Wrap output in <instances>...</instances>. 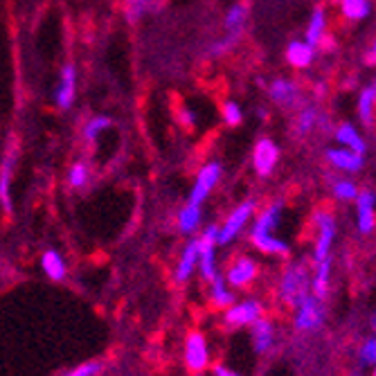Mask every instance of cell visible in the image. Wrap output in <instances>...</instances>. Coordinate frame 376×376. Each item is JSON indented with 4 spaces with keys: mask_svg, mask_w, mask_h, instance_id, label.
Returning a JSON list of instances; mask_svg holds the SVG:
<instances>
[{
    "mask_svg": "<svg viewBox=\"0 0 376 376\" xmlns=\"http://www.w3.org/2000/svg\"><path fill=\"white\" fill-rule=\"evenodd\" d=\"M311 288V277L309 270H306L304 264H290L281 275V284H279V295L288 306H297V302L302 300L304 295H309Z\"/></svg>",
    "mask_w": 376,
    "mask_h": 376,
    "instance_id": "1",
    "label": "cell"
},
{
    "mask_svg": "<svg viewBox=\"0 0 376 376\" xmlns=\"http://www.w3.org/2000/svg\"><path fill=\"white\" fill-rule=\"evenodd\" d=\"M16 158H19V144L16 138L10 135V144H7V153L3 162H0V205L7 215L14 212L12 205V176H14V167H16Z\"/></svg>",
    "mask_w": 376,
    "mask_h": 376,
    "instance_id": "2",
    "label": "cell"
},
{
    "mask_svg": "<svg viewBox=\"0 0 376 376\" xmlns=\"http://www.w3.org/2000/svg\"><path fill=\"white\" fill-rule=\"evenodd\" d=\"M315 228H318V239H315L313 261L320 264L329 259L333 237H336V221H333L331 210H318L315 212Z\"/></svg>",
    "mask_w": 376,
    "mask_h": 376,
    "instance_id": "3",
    "label": "cell"
},
{
    "mask_svg": "<svg viewBox=\"0 0 376 376\" xmlns=\"http://www.w3.org/2000/svg\"><path fill=\"white\" fill-rule=\"evenodd\" d=\"M324 320V306L322 300L315 295H304L295 306V329L297 331H315L320 329Z\"/></svg>",
    "mask_w": 376,
    "mask_h": 376,
    "instance_id": "4",
    "label": "cell"
},
{
    "mask_svg": "<svg viewBox=\"0 0 376 376\" xmlns=\"http://www.w3.org/2000/svg\"><path fill=\"white\" fill-rule=\"evenodd\" d=\"M253 212H255V203L253 201H244L241 205H237V208L232 210V215H230L228 221L224 224V228H219L217 244L226 246V244L232 241V239H237V235L241 232L244 226L248 224V219L253 217Z\"/></svg>",
    "mask_w": 376,
    "mask_h": 376,
    "instance_id": "5",
    "label": "cell"
},
{
    "mask_svg": "<svg viewBox=\"0 0 376 376\" xmlns=\"http://www.w3.org/2000/svg\"><path fill=\"white\" fill-rule=\"evenodd\" d=\"M210 363V352H208V340L201 331H194L187 336L185 343V365L187 370H192L196 374H203V370Z\"/></svg>",
    "mask_w": 376,
    "mask_h": 376,
    "instance_id": "6",
    "label": "cell"
},
{
    "mask_svg": "<svg viewBox=\"0 0 376 376\" xmlns=\"http://www.w3.org/2000/svg\"><path fill=\"white\" fill-rule=\"evenodd\" d=\"M219 178H221V165H219V162H208L205 167H201L199 176H196V183H194L192 192H190V201H187V203L201 205L210 196V192L215 190Z\"/></svg>",
    "mask_w": 376,
    "mask_h": 376,
    "instance_id": "7",
    "label": "cell"
},
{
    "mask_svg": "<svg viewBox=\"0 0 376 376\" xmlns=\"http://www.w3.org/2000/svg\"><path fill=\"white\" fill-rule=\"evenodd\" d=\"M219 228L210 226L199 239V266L205 279H215L217 268H215V246H217Z\"/></svg>",
    "mask_w": 376,
    "mask_h": 376,
    "instance_id": "8",
    "label": "cell"
},
{
    "mask_svg": "<svg viewBox=\"0 0 376 376\" xmlns=\"http://www.w3.org/2000/svg\"><path fill=\"white\" fill-rule=\"evenodd\" d=\"M277 158H279V149L277 144L268 140V138H261L257 142V147L253 151V165H255V172L259 176H268L273 174V169L277 165Z\"/></svg>",
    "mask_w": 376,
    "mask_h": 376,
    "instance_id": "9",
    "label": "cell"
},
{
    "mask_svg": "<svg viewBox=\"0 0 376 376\" xmlns=\"http://www.w3.org/2000/svg\"><path fill=\"white\" fill-rule=\"evenodd\" d=\"M261 313H264V309L257 300H246L241 304L228 306L226 322H228V327H246V324H253L255 320H259Z\"/></svg>",
    "mask_w": 376,
    "mask_h": 376,
    "instance_id": "10",
    "label": "cell"
},
{
    "mask_svg": "<svg viewBox=\"0 0 376 376\" xmlns=\"http://www.w3.org/2000/svg\"><path fill=\"white\" fill-rule=\"evenodd\" d=\"M376 196L372 190H363L356 196V210H358V230L361 235H372L376 228Z\"/></svg>",
    "mask_w": 376,
    "mask_h": 376,
    "instance_id": "11",
    "label": "cell"
},
{
    "mask_svg": "<svg viewBox=\"0 0 376 376\" xmlns=\"http://www.w3.org/2000/svg\"><path fill=\"white\" fill-rule=\"evenodd\" d=\"M75 95H77V70L72 63H68L61 70V79H59V86L55 92L57 106L61 110H68L75 101Z\"/></svg>",
    "mask_w": 376,
    "mask_h": 376,
    "instance_id": "12",
    "label": "cell"
},
{
    "mask_svg": "<svg viewBox=\"0 0 376 376\" xmlns=\"http://www.w3.org/2000/svg\"><path fill=\"white\" fill-rule=\"evenodd\" d=\"M257 261L250 259V257H239L232 261V266H230L228 270V281H230V286H235V288H244L248 286L250 281L257 277Z\"/></svg>",
    "mask_w": 376,
    "mask_h": 376,
    "instance_id": "13",
    "label": "cell"
},
{
    "mask_svg": "<svg viewBox=\"0 0 376 376\" xmlns=\"http://www.w3.org/2000/svg\"><path fill=\"white\" fill-rule=\"evenodd\" d=\"M279 217H281V203H273L268 205L266 210L261 212L255 221L253 226V232H250V239H259V237H268L275 232V228L279 224Z\"/></svg>",
    "mask_w": 376,
    "mask_h": 376,
    "instance_id": "14",
    "label": "cell"
},
{
    "mask_svg": "<svg viewBox=\"0 0 376 376\" xmlns=\"http://www.w3.org/2000/svg\"><path fill=\"white\" fill-rule=\"evenodd\" d=\"M327 160L331 162V167L340 169V172H361L363 167V156L352 149H329L327 151Z\"/></svg>",
    "mask_w": 376,
    "mask_h": 376,
    "instance_id": "15",
    "label": "cell"
},
{
    "mask_svg": "<svg viewBox=\"0 0 376 376\" xmlns=\"http://www.w3.org/2000/svg\"><path fill=\"white\" fill-rule=\"evenodd\" d=\"M270 97L281 106H297L300 104V92H297V86L288 79H275L270 83Z\"/></svg>",
    "mask_w": 376,
    "mask_h": 376,
    "instance_id": "16",
    "label": "cell"
},
{
    "mask_svg": "<svg viewBox=\"0 0 376 376\" xmlns=\"http://www.w3.org/2000/svg\"><path fill=\"white\" fill-rule=\"evenodd\" d=\"M196 264H199V241H190L185 246V250L178 259V266H176V281L183 284V281L190 279V275L194 273Z\"/></svg>",
    "mask_w": 376,
    "mask_h": 376,
    "instance_id": "17",
    "label": "cell"
},
{
    "mask_svg": "<svg viewBox=\"0 0 376 376\" xmlns=\"http://www.w3.org/2000/svg\"><path fill=\"white\" fill-rule=\"evenodd\" d=\"M313 50L309 43H304V41H290L288 48H286V61L297 68V70H302V68H309L311 61H313Z\"/></svg>",
    "mask_w": 376,
    "mask_h": 376,
    "instance_id": "18",
    "label": "cell"
},
{
    "mask_svg": "<svg viewBox=\"0 0 376 376\" xmlns=\"http://www.w3.org/2000/svg\"><path fill=\"white\" fill-rule=\"evenodd\" d=\"M273 340H275V331H273V324L268 320H255L253 322V345L257 354H266L273 347Z\"/></svg>",
    "mask_w": 376,
    "mask_h": 376,
    "instance_id": "19",
    "label": "cell"
},
{
    "mask_svg": "<svg viewBox=\"0 0 376 376\" xmlns=\"http://www.w3.org/2000/svg\"><path fill=\"white\" fill-rule=\"evenodd\" d=\"M329 275H331V259L315 264V273L311 277V295H315L318 300H324L329 293Z\"/></svg>",
    "mask_w": 376,
    "mask_h": 376,
    "instance_id": "20",
    "label": "cell"
},
{
    "mask_svg": "<svg viewBox=\"0 0 376 376\" xmlns=\"http://www.w3.org/2000/svg\"><path fill=\"white\" fill-rule=\"evenodd\" d=\"M248 12H250V3H248V0H244V3H237L232 10L228 12V16H226V23H224L226 25V32L241 37L244 25L248 21Z\"/></svg>",
    "mask_w": 376,
    "mask_h": 376,
    "instance_id": "21",
    "label": "cell"
},
{
    "mask_svg": "<svg viewBox=\"0 0 376 376\" xmlns=\"http://www.w3.org/2000/svg\"><path fill=\"white\" fill-rule=\"evenodd\" d=\"M318 124H329V117H324L318 113V108H313V106H306L302 108L300 113H297V119H295V133L297 135H306L309 133L313 126H318Z\"/></svg>",
    "mask_w": 376,
    "mask_h": 376,
    "instance_id": "22",
    "label": "cell"
},
{
    "mask_svg": "<svg viewBox=\"0 0 376 376\" xmlns=\"http://www.w3.org/2000/svg\"><path fill=\"white\" fill-rule=\"evenodd\" d=\"M41 268L52 281H61L66 277V261L57 250H46L41 257Z\"/></svg>",
    "mask_w": 376,
    "mask_h": 376,
    "instance_id": "23",
    "label": "cell"
},
{
    "mask_svg": "<svg viewBox=\"0 0 376 376\" xmlns=\"http://www.w3.org/2000/svg\"><path fill=\"white\" fill-rule=\"evenodd\" d=\"M324 30H327V19H324L322 7H318V10H313V16L309 19V28H306V41H304V43H309L311 48H318L320 41L324 39Z\"/></svg>",
    "mask_w": 376,
    "mask_h": 376,
    "instance_id": "24",
    "label": "cell"
},
{
    "mask_svg": "<svg viewBox=\"0 0 376 376\" xmlns=\"http://www.w3.org/2000/svg\"><path fill=\"white\" fill-rule=\"evenodd\" d=\"M340 7V16L347 21H363L370 14V0H336Z\"/></svg>",
    "mask_w": 376,
    "mask_h": 376,
    "instance_id": "25",
    "label": "cell"
},
{
    "mask_svg": "<svg viewBox=\"0 0 376 376\" xmlns=\"http://www.w3.org/2000/svg\"><path fill=\"white\" fill-rule=\"evenodd\" d=\"M199 224H201V205L187 203L181 210V215H178V230L183 235H190L199 228Z\"/></svg>",
    "mask_w": 376,
    "mask_h": 376,
    "instance_id": "26",
    "label": "cell"
},
{
    "mask_svg": "<svg viewBox=\"0 0 376 376\" xmlns=\"http://www.w3.org/2000/svg\"><path fill=\"white\" fill-rule=\"evenodd\" d=\"M336 138H338L340 144H347V149L361 153V156L365 153V142H363L361 135L356 133V129L352 124H340L338 131H336Z\"/></svg>",
    "mask_w": 376,
    "mask_h": 376,
    "instance_id": "27",
    "label": "cell"
},
{
    "mask_svg": "<svg viewBox=\"0 0 376 376\" xmlns=\"http://www.w3.org/2000/svg\"><path fill=\"white\" fill-rule=\"evenodd\" d=\"M374 108H376V90L370 86L358 97V115H361V119L367 126L374 124Z\"/></svg>",
    "mask_w": 376,
    "mask_h": 376,
    "instance_id": "28",
    "label": "cell"
},
{
    "mask_svg": "<svg viewBox=\"0 0 376 376\" xmlns=\"http://www.w3.org/2000/svg\"><path fill=\"white\" fill-rule=\"evenodd\" d=\"M153 7H156V0H124V16L129 23H138Z\"/></svg>",
    "mask_w": 376,
    "mask_h": 376,
    "instance_id": "29",
    "label": "cell"
},
{
    "mask_svg": "<svg viewBox=\"0 0 376 376\" xmlns=\"http://www.w3.org/2000/svg\"><path fill=\"white\" fill-rule=\"evenodd\" d=\"M250 241L255 244V248L266 255H286L288 253V246L281 241V239H277L275 235H268V237H259V239H250Z\"/></svg>",
    "mask_w": 376,
    "mask_h": 376,
    "instance_id": "30",
    "label": "cell"
},
{
    "mask_svg": "<svg viewBox=\"0 0 376 376\" xmlns=\"http://www.w3.org/2000/svg\"><path fill=\"white\" fill-rule=\"evenodd\" d=\"M212 302L217 306H232L235 304V295L226 288V281L221 275H215L212 279Z\"/></svg>",
    "mask_w": 376,
    "mask_h": 376,
    "instance_id": "31",
    "label": "cell"
},
{
    "mask_svg": "<svg viewBox=\"0 0 376 376\" xmlns=\"http://www.w3.org/2000/svg\"><path fill=\"white\" fill-rule=\"evenodd\" d=\"M110 119L104 117V115H97L86 122V126H83V138H86V142H97L99 133H104L106 129H110Z\"/></svg>",
    "mask_w": 376,
    "mask_h": 376,
    "instance_id": "32",
    "label": "cell"
},
{
    "mask_svg": "<svg viewBox=\"0 0 376 376\" xmlns=\"http://www.w3.org/2000/svg\"><path fill=\"white\" fill-rule=\"evenodd\" d=\"M333 196L338 201H356L358 187L354 185V181H336L333 183Z\"/></svg>",
    "mask_w": 376,
    "mask_h": 376,
    "instance_id": "33",
    "label": "cell"
},
{
    "mask_svg": "<svg viewBox=\"0 0 376 376\" xmlns=\"http://www.w3.org/2000/svg\"><path fill=\"white\" fill-rule=\"evenodd\" d=\"M358 363H361V365H376V333L372 338H367L361 347H358Z\"/></svg>",
    "mask_w": 376,
    "mask_h": 376,
    "instance_id": "34",
    "label": "cell"
},
{
    "mask_svg": "<svg viewBox=\"0 0 376 376\" xmlns=\"http://www.w3.org/2000/svg\"><path fill=\"white\" fill-rule=\"evenodd\" d=\"M88 176H90L88 167L83 165V162H75L72 169H70V174H68V181H70L72 187H83V185L88 183Z\"/></svg>",
    "mask_w": 376,
    "mask_h": 376,
    "instance_id": "35",
    "label": "cell"
},
{
    "mask_svg": "<svg viewBox=\"0 0 376 376\" xmlns=\"http://www.w3.org/2000/svg\"><path fill=\"white\" fill-rule=\"evenodd\" d=\"M237 41H239L237 34H226L224 39H219L217 43H212V48H210V55H215V57L228 55L230 50H232V48L237 46Z\"/></svg>",
    "mask_w": 376,
    "mask_h": 376,
    "instance_id": "36",
    "label": "cell"
},
{
    "mask_svg": "<svg viewBox=\"0 0 376 376\" xmlns=\"http://www.w3.org/2000/svg\"><path fill=\"white\" fill-rule=\"evenodd\" d=\"M224 119L228 126H239L241 124V108L235 101H226L224 104Z\"/></svg>",
    "mask_w": 376,
    "mask_h": 376,
    "instance_id": "37",
    "label": "cell"
},
{
    "mask_svg": "<svg viewBox=\"0 0 376 376\" xmlns=\"http://www.w3.org/2000/svg\"><path fill=\"white\" fill-rule=\"evenodd\" d=\"M215 376H239V374L230 372L228 367H224V365H217V367H215Z\"/></svg>",
    "mask_w": 376,
    "mask_h": 376,
    "instance_id": "38",
    "label": "cell"
},
{
    "mask_svg": "<svg viewBox=\"0 0 376 376\" xmlns=\"http://www.w3.org/2000/svg\"><path fill=\"white\" fill-rule=\"evenodd\" d=\"M367 63H370V66H374V63H376V41H374V48H372L370 57H367Z\"/></svg>",
    "mask_w": 376,
    "mask_h": 376,
    "instance_id": "39",
    "label": "cell"
},
{
    "mask_svg": "<svg viewBox=\"0 0 376 376\" xmlns=\"http://www.w3.org/2000/svg\"><path fill=\"white\" fill-rule=\"evenodd\" d=\"M370 324H372V329H374V333H376V313L372 315V320H370Z\"/></svg>",
    "mask_w": 376,
    "mask_h": 376,
    "instance_id": "40",
    "label": "cell"
},
{
    "mask_svg": "<svg viewBox=\"0 0 376 376\" xmlns=\"http://www.w3.org/2000/svg\"><path fill=\"white\" fill-rule=\"evenodd\" d=\"M372 376H376V365H374V372H372Z\"/></svg>",
    "mask_w": 376,
    "mask_h": 376,
    "instance_id": "41",
    "label": "cell"
},
{
    "mask_svg": "<svg viewBox=\"0 0 376 376\" xmlns=\"http://www.w3.org/2000/svg\"><path fill=\"white\" fill-rule=\"evenodd\" d=\"M372 88H374V90H376V81H374V86H372Z\"/></svg>",
    "mask_w": 376,
    "mask_h": 376,
    "instance_id": "42",
    "label": "cell"
},
{
    "mask_svg": "<svg viewBox=\"0 0 376 376\" xmlns=\"http://www.w3.org/2000/svg\"><path fill=\"white\" fill-rule=\"evenodd\" d=\"M199 376H203V374H199Z\"/></svg>",
    "mask_w": 376,
    "mask_h": 376,
    "instance_id": "43",
    "label": "cell"
}]
</instances>
